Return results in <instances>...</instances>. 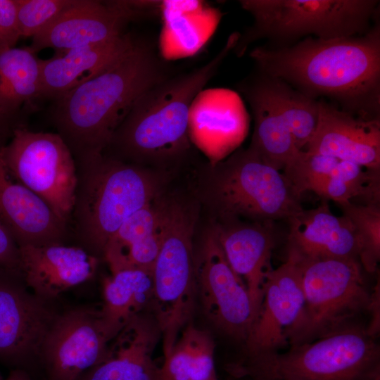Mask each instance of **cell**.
Returning a JSON list of instances; mask_svg holds the SVG:
<instances>
[{
  "label": "cell",
  "instance_id": "cell-1",
  "mask_svg": "<svg viewBox=\"0 0 380 380\" xmlns=\"http://www.w3.org/2000/svg\"><path fill=\"white\" fill-rule=\"evenodd\" d=\"M250 56L265 75L314 99L330 98L360 118L379 120V25L360 36L310 37L291 46L258 47Z\"/></svg>",
  "mask_w": 380,
  "mask_h": 380
},
{
  "label": "cell",
  "instance_id": "cell-2",
  "mask_svg": "<svg viewBox=\"0 0 380 380\" xmlns=\"http://www.w3.org/2000/svg\"><path fill=\"white\" fill-rule=\"evenodd\" d=\"M170 76L154 48L135 39L109 67L53 100L51 120L75 160L102 153L135 101Z\"/></svg>",
  "mask_w": 380,
  "mask_h": 380
},
{
  "label": "cell",
  "instance_id": "cell-3",
  "mask_svg": "<svg viewBox=\"0 0 380 380\" xmlns=\"http://www.w3.org/2000/svg\"><path fill=\"white\" fill-rule=\"evenodd\" d=\"M238 32L210 61L172 75L144 92L114 132L103 153L141 165L177 159L191 146L190 108L239 39Z\"/></svg>",
  "mask_w": 380,
  "mask_h": 380
},
{
  "label": "cell",
  "instance_id": "cell-4",
  "mask_svg": "<svg viewBox=\"0 0 380 380\" xmlns=\"http://www.w3.org/2000/svg\"><path fill=\"white\" fill-rule=\"evenodd\" d=\"M75 161L77 183L70 221L80 246L100 258L122 223L158 198L159 184L141 165L103 153Z\"/></svg>",
  "mask_w": 380,
  "mask_h": 380
},
{
  "label": "cell",
  "instance_id": "cell-5",
  "mask_svg": "<svg viewBox=\"0 0 380 380\" xmlns=\"http://www.w3.org/2000/svg\"><path fill=\"white\" fill-rule=\"evenodd\" d=\"M210 201L222 222L289 221L303 208L281 171L265 163L250 146L210 166Z\"/></svg>",
  "mask_w": 380,
  "mask_h": 380
},
{
  "label": "cell",
  "instance_id": "cell-6",
  "mask_svg": "<svg viewBox=\"0 0 380 380\" xmlns=\"http://www.w3.org/2000/svg\"><path fill=\"white\" fill-rule=\"evenodd\" d=\"M300 259L304 305L288 333L289 346L310 343L369 313L374 290L367 286L359 260Z\"/></svg>",
  "mask_w": 380,
  "mask_h": 380
},
{
  "label": "cell",
  "instance_id": "cell-7",
  "mask_svg": "<svg viewBox=\"0 0 380 380\" xmlns=\"http://www.w3.org/2000/svg\"><path fill=\"white\" fill-rule=\"evenodd\" d=\"M253 25L234 48L241 56L262 38L290 39L308 34L331 39L365 34L379 1L373 0H242Z\"/></svg>",
  "mask_w": 380,
  "mask_h": 380
},
{
  "label": "cell",
  "instance_id": "cell-8",
  "mask_svg": "<svg viewBox=\"0 0 380 380\" xmlns=\"http://www.w3.org/2000/svg\"><path fill=\"white\" fill-rule=\"evenodd\" d=\"M195 211L167 202L164 236L155 261L151 310L163 336L164 356L190 322L196 300L193 234Z\"/></svg>",
  "mask_w": 380,
  "mask_h": 380
},
{
  "label": "cell",
  "instance_id": "cell-9",
  "mask_svg": "<svg viewBox=\"0 0 380 380\" xmlns=\"http://www.w3.org/2000/svg\"><path fill=\"white\" fill-rule=\"evenodd\" d=\"M304 305L299 255L287 248L285 262L267 275L258 313L241 355L225 366L232 379L277 380L274 365Z\"/></svg>",
  "mask_w": 380,
  "mask_h": 380
},
{
  "label": "cell",
  "instance_id": "cell-10",
  "mask_svg": "<svg viewBox=\"0 0 380 380\" xmlns=\"http://www.w3.org/2000/svg\"><path fill=\"white\" fill-rule=\"evenodd\" d=\"M277 380H380V346L362 321L310 343L290 346L276 358Z\"/></svg>",
  "mask_w": 380,
  "mask_h": 380
},
{
  "label": "cell",
  "instance_id": "cell-11",
  "mask_svg": "<svg viewBox=\"0 0 380 380\" xmlns=\"http://www.w3.org/2000/svg\"><path fill=\"white\" fill-rule=\"evenodd\" d=\"M1 152L12 175L42 198L64 223L70 221L77 183L75 158L56 133L14 127Z\"/></svg>",
  "mask_w": 380,
  "mask_h": 380
},
{
  "label": "cell",
  "instance_id": "cell-12",
  "mask_svg": "<svg viewBox=\"0 0 380 380\" xmlns=\"http://www.w3.org/2000/svg\"><path fill=\"white\" fill-rule=\"evenodd\" d=\"M196 296L211 324L242 346L256 318L243 281L228 263L215 227L205 235L195 255Z\"/></svg>",
  "mask_w": 380,
  "mask_h": 380
},
{
  "label": "cell",
  "instance_id": "cell-13",
  "mask_svg": "<svg viewBox=\"0 0 380 380\" xmlns=\"http://www.w3.org/2000/svg\"><path fill=\"white\" fill-rule=\"evenodd\" d=\"M112 339L99 310L80 308L60 312L39 355L46 380H76L103 360Z\"/></svg>",
  "mask_w": 380,
  "mask_h": 380
},
{
  "label": "cell",
  "instance_id": "cell-14",
  "mask_svg": "<svg viewBox=\"0 0 380 380\" xmlns=\"http://www.w3.org/2000/svg\"><path fill=\"white\" fill-rule=\"evenodd\" d=\"M146 1L74 0L53 23L32 38L28 47L63 52L101 44L125 34L129 22L146 14Z\"/></svg>",
  "mask_w": 380,
  "mask_h": 380
},
{
  "label": "cell",
  "instance_id": "cell-15",
  "mask_svg": "<svg viewBox=\"0 0 380 380\" xmlns=\"http://www.w3.org/2000/svg\"><path fill=\"white\" fill-rule=\"evenodd\" d=\"M53 303L27 291L19 277L0 272V360H39L44 338L60 313Z\"/></svg>",
  "mask_w": 380,
  "mask_h": 380
},
{
  "label": "cell",
  "instance_id": "cell-16",
  "mask_svg": "<svg viewBox=\"0 0 380 380\" xmlns=\"http://www.w3.org/2000/svg\"><path fill=\"white\" fill-rule=\"evenodd\" d=\"M317 129L304 151L380 171V122L319 100Z\"/></svg>",
  "mask_w": 380,
  "mask_h": 380
},
{
  "label": "cell",
  "instance_id": "cell-17",
  "mask_svg": "<svg viewBox=\"0 0 380 380\" xmlns=\"http://www.w3.org/2000/svg\"><path fill=\"white\" fill-rule=\"evenodd\" d=\"M19 253L23 283L35 295L51 302L91 279L99 261L81 246L64 243L21 246Z\"/></svg>",
  "mask_w": 380,
  "mask_h": 380
},
{
  "label": "cell",
  "instance_id": "cell-18",
  "mask_svg": "<svg viewBox=\"0 0 380 380\" xmlns=\"http://www.w3.org/2000/svg\"><path fill=\"white\" fill-rule=\"evenodd\" d=\"M0 142V222L19 247L64 243L67 224L10 172Z\"/></svg>",
  "mask_w": 380,
  "mask_h": 380
},
{
  "label": "cell",
  "instance_id": "cell-19",
  "mask_svg": "<svg viewBox=\"0 0 380 380\" xmlns=\"http://www.w3.org/2000/svg\"><path fill=\"white\" fill-rule=\"evenodd\" d=\"M160 335L152 315L134 316L110 341L103 360L76 380H162L153 359Z\"/></svg>",
  "mask_w": 380,
  "mask_h": 380
},
{
  "label": "cell",
  "instance_id": "cell-20",
  "mask_svg": "<svg viewBox=\"0 0 380 380\" xmlns=\"http://www.w3.org/2000/svg\"><path fill=\"white\" fill-rule=\"evenodd\" d=\"M224 256L232 270L243 281L256 317L262 303L270 260L275 246L274 222H242L239 220L215 226Z\"/></svg>",
  "mask_w": 380,
  "mask_h": 380
},
{
  "label": "cell",
  "instance_id": "cell-21",
  "mask_svg": "<svg viewBox=\"0 0 380 380\" xmlns=\"http://www.w3.org/2000/svg\"><path fill=\"white\" fill-rule=\"evenodd\" d=\"M287 248L302 258L359 260L355 229L346 216L332 213L327 203L303 210L289 221Z\"/></svg>",
  "mask_w": 380,
  "mask_h": 380
},
{
  "label": "cell",
  "instance_id": "cell-22",
  "mask_svg": "<svg viewBox=\"0 0 380 380\" xmlns=\"http://www.w3.org/2000/svg\"><path fill=\"white\" fill-rule=\"evenodd\" d=\"M135 39L125 33L111 41L79 47L40 59L41 99H55L103 71L127 52Z\"/></svg>",
  "mask_w": 380,
  "mask_h": 380
},
{
  "label": "cell",
  "instance_id": "cell-23",
  "mask_svg": "<svg viewBox=\"0 0 380 380\" xmlns=\"http://www.w3.org/2000/svg\"><path fill=\"white\" fill-rule=\"evenodd\" d=\"M240 89L254 118V131L249 146L265 163L283 171L301 150L297 148L262 77L243 82Z\"/></svg>",
  "mask_w": 380,
  "mask_h": 380
},
{
  "label": "cell",
  "instance_id": "cell-24",
  "mask_svg": "<svg viewBox=\"0 0 380 380\" xmlns=\"http://www.w3.org/2000/svg\"><path fill=\"white\" fill-rule=\"evenodd\" d=\"M152 291L151 270L125 269L103 279V302L99 310L113 338L132 318L150 306Z\"/></svg>",
  "mask_w": 380,
  "mask_h": 380
},
{
  "label": "cell",
  "instance_id": "cell-25",
  "mask_svg": "<svg viewBox=\"0 0 380 380\" xmlns=\"http://www.w3.org/2000/svg\"><path fill=\"white\" fill-rule=\"evenodd\" d=\"M40 59L27 48L0 51V120L9 122L23 106L41 99Z\"/></svg>",
  "mask_w": 380,
  "mask_h": 380
},
{
  "label": "cell",
  "instance_id": "cell-26",
  "mask_svg": "<svg viewBox=\"0 0 380 380\" xmlns=\"http://www.w3.org/2000/svg\"><path fill=\"white\" fill-rule=\"evenodd\" d=\"M215 343L211 335L191 322L179 334L160 367L162 380L217 379L215 369Z\"/></svg>",
  "mask_w": 380,
  "mask_h": 380
},
{
  "label": "cell",
  "instance_id": "cell-27",
  "mask_svg": "<svg viewBox=\"0 0 380 380\" xmlns=\"http://www.w3.org/2000/svg\"><path fill=\"white\" fill-rule=\"evenodd\" d=\"M285 120L298 150H303L313 137L319 122V100L310 97L281 80L261 77Z\"/></svg>",
  "mask_w": 380,
  "mask_h": 380
},
{
  "label": "cell",
  "instance_id": "cell-28",
  "mask_svg": "<svg viewBox=\"0 0 380 380\" xmlns=\"http://www.w3.org/2000/svg\"><path fill=\"white\" fill-rule=\"evenodd\" d=\"M379 171L340 160L314 193L338 205L353 198H360L364 205H379Z\"/></svg>",
  "mask_w": 380,
  "mask_h": 380
},
{
  "label": "cell",
  "instance_id": "cell-29",
  "mask_svg": "<svg viewBox=\"0 0 380 380\" xmlns=\"http://www.w3.org/2000/svg\"><path fill=\"white\" fill-rule=\"evenodd\" d=\"M167 202L158 198L130 215L106 243L102 258L111 273L120 270L129 251L163 224Z\"/></svg>",
  "mask_w": 380,
  "mask_h": 380
},
{
  "label": "cell",
  "instance_id": "cell-30",
  "mask_svg": "<svg viewBox=\"0 0 380 380\" xmlns=\"http://www.w3.org/2000/svg\"><path fill=\"white\" fill-rule=\"evenodd\" d=\"M343 215L352 222L359 243V261L368 273L376 271L380 260L379 205L356 204L353 202L339 205Z\"/></svg>",
  "mask_w": 380,
  "mask_h": 380
},
{
  "label": "cell",
  "instance_id": "cell-31",
  "mask_svg": "<svg viewBox=\"0 0 380 380\" xmlns=\"http://www.w3.org/2000/svg\"><path fill=\"white\" fill-rule=\"evenodd\" d=\"M339 161L333 157L301 150L282 173L300 197L303 192H314Z\"/></svg>",
  "mask_w": 380,
  "mask_h": 380
},
{
  "label": "cell",
  "instance_id": "cell-32",
  "mask_svg": "<svg viewBox=\"0 0 380 380\" xmlns=\"http://www.w3.org/2000/svg\"><path fill=\"white\" fill-rule=\"evenodd\" d=\"M20 37H33L53 23L74 0H15Z\"/></svg>",
  "mask_w": 380,
  "mask_h": 380
},
{
  "label": "cell",
  "instance_id": "cell-33",
  "mask_svg": "<svg viewBox=\"0 0 380 380\" xmlns=\"http://www.w3.org/2000/svg\"><path fill=\"white\" fill-rule=\"evenodd\" d=\"M20 38L15 0H0V51L15 47Z\"/></svg>",
  "mask_w": 380,
  "mask_h": 380
},
{
  "label": "cell",
  "instance_id": "cell-34",
  "mask_svg": "<svg viewBox=\"0 0 380 380\" xmlns=\"http://www.w3.org/2000/svg\"><path fill=\"white\" fill-rule=\"evenodd\" d=\"M0 272L11 274L20 278L19 246L1 222Z\"/></svg>",
  "mask_w": 380,
  "mask_h": 380
},
{
  "label": "cell",
  "instance_id": "cell-35",
  "mask_svg": "<svg viewBox=\"0 0 380 380\" xmlns=\"http://www.w3.org/2000/svg\"><path fill=\"white\" fill-rule=\"evenodd\" d=\"M13 127L11 122L0 120V142L4 143V140L8 136L11 135Z\"/></svg>",
  "mask_w": 380,
  "mask_h": 380
},
{
  "label": "cell",
  "instance_id": "cell-36",
  "mask_svg": "<svg viewBox=\"0 0 380 380\" xmlns=\"http://www.w3.org/2000/svg\"><path fill=\"white\" fill-rule=\"evenodd\" d=\"M4 380H31V379L25 370L18 369L12 371Z\"/></svg>",
  "mask_w": 380,
  "mask_h": 380
},
{
  "label": "cell",
  "instance_id": "cell-37",
  "mask_svg": "<svg viewBox=\"0 0 380 380\" xmlns=\"http://www.w3.org/2000/svg\"><path fill=\"white\" fill-rule=\"evenodd\" d=\"M233 380H254V379H252L248 378V377H243V378L236 379H233Z\"/></svg>",
  "mask_w": 380,
  "mask_h": 380
},
{
  "label": "cell",
  "instance_id": "cell-38",
  "mask_svg": "<svg viewBox=\"0 0 380 380\" xmlns=\"http://www.w3.org/2000/svg\"><path fill=\"white\" fill-rule=\"evenodd\" d=\"M208 380H218L217 379H208Z\"/></svg>",
  "mask_w": 380,
  "mask_h": 380
}]
</instances>
